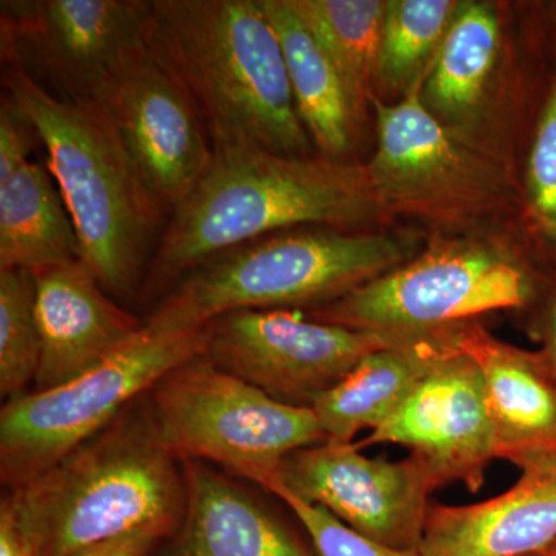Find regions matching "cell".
Segmentation results:
<instances>
[{
    "label": "cell",
    "instance_id": "cell-20",
    "mask_svg": "<svg viewBox=\"0 0 556 556\" xmlns=\"http://www.w3.org/2000/svg\"><path fill=\"white\" fill-rule=\"evenodd\" d=\"M273 22L300 119L320 156L342 161L358 118L338 68L291 0H260Z\"/></svg>",
    "mask_w": 556,
    "mask_h": 556
},
{
    "label": "cell",
    "instance_id": "cell-5",
    "mask_svg": "<svg viewBox=\"0 0 556 556\" xmlns=\"http://www.w3.org/2000/svg\"><path fill=\"white\" fill-rule=\"evenodd\" d=\"M419 249L412 232L280 230L201 263L142 320L155 331H178L236 311L318 308L404 265Z\"/></svg>",
    "mask_w": 556,
    "mask_h": 556
},
{
    "label": "cell",
    "instance_id": "cell-23",
    "mask_svg": "<svg viewBox=\"0 0 556 556\" xmlns=\"http://www.w3.org/2000/svg\"><path fill=\"white\" fill-rule=\"evenodd\" d=\"M338 68L358 121L378 86L382 0H291Z\"/></svg>",
    "mask_w": 556,
    "mask_h": 556
},
{
    "label": "cell",
    "instance_id": "cell-1",
    "mask_svg": "<svg viewBox=\"0 0 556 556\" xmlns=\"http://www.w3.org/2000/svg\"><path fill=\"white\" fill-rule=\"evenodd\" d=\"M391 217L367 164L263 149L214 150L156 243L139 295L159 302L208 258L280 230H365Z\"/></svg>",
    "mask_w": 556,
    "mask_h": 556
},
{
    "label": "cell",
    "instance_id": "cell-9",
    "mask_svg": "<svg viewBox=\"0 0 556 556\" xmlns=\"http://www.w3.org/2000/svg\"><path fill=\"white\" fill-rule=\"evenodd\" d=\"M427 76L417 79L397 104L372 100L379 142L367 164L369 178L390 215L466 222L490 211L500 199L503 175L468 148L466 137L428 112L422 102Z\"/></svg>",
    "mask_w": 556,
    "mask_h": 556
},
{
    "label": "cell",
    "instance_id": "cell-6",
    "mask_svg": "<svg viewBox=\"0 0 556 556\" xmlns=\"http://www.w3.org/2000/svg\"><path fill=\"white\" fill-rule=\"evenodd\" d=\"M161 442L268 492L285 457L327 442L313 408L291 407L215 367L206 356L164 375L148 391Z\"/></svg>",
    "mask_w": 556,
    "mask_h": 556
},
{
    "label": "cell",
    "instance_id": "cell-30",
    "mask_svg": "<svg viewBox=\"0 0 556 556\" xmlns=\"http://www.w3.org/2000/svg\"><path fill=\"white\" fill-rule=\"evenodd\" d=\"M0 556H28L20 530L3 506H0Z\"/></svg>",
    "mask_w": 556,
    "mask_h": 556
},
{
    "label": "cell",
    "instance_id": "cell-22",
    "mask_svg": "<svg viewBox=\"0 0 556 556\" xmlns=\"http://www.w3.org/2000/svg\"><path fill=\"white\" fill-rule=\"evenodd\" d=\"M500 49V20L490 3L459 2L422 87L428 112L466 137L477 118Z\"/></svg>",
    "mask_w": 556,
    "mask_h": 556
},
{
    "label": "cell",
    "instance_id": "cell-2",
    "mask_svg": "<svg viewBox=\"0 0 556 556\" xmlns=\"http://www.w3.org/2000/svg\"><path fill=\"white\" fill-rule=\"evenodd\" d=\"M148 46L189 94L214 150L309 155L283 49L260 0H152Z\"/></svg>",
    "mask_w": 556,
    "mask_h": 556
},
{
    "label": "cell",
    "instance_id": "cell-19",
    "mask_svg": "<svg viewBox=\"0 0 556 556\" xmlns=\"http://www.w3.org/2000/svg\"><path fill=\"white\" fill-rule=\"evenodd\" d=\"M444 350V340L433 334L402 340L362 358L314 404L328 441L350 444L362 430H378L407 401Z\"/></svg>",
    "mask_w": 556,
    "mask_h": 556
},
{
    "label": "cell",
    "instance_id": "cell-26",
    "mask_svg": "<svg viewBox=\"0 0 556 556\" xmlns=\"http://www.w3.org/2000/svg\"><path fill=\"white\" fill-rule=\"evenodd\" d=\"M527 197L538 230L556 244V83L548 93L530 150Z\"/></svg>",
    "mask_w": 556,
    "mask_h": 556
},
{
    "label": "cell",
    "instance_id": "cell-28",
    "mask_svg": "<svg viewBox=\"0 0 556 556\" xmlns=\"http://www.w3.org/2000/svg\"><path fill=\"white\" fill-rule=\"evenodd\" d=\"M36 139L39 141L30 121L16 102L3 93L0 105V181H5L30 161L28 155Z\"/></svg>",
    "mask_w": 556,
    "mask_h": 556
},
{
    "label": "cell",
    "instance_id": "cell-11",
    "mask_svg": "<svg viewBox=\"0 0 556 556\" xmlns=\"http://www.w3.org/2000/svg\"><path fill=\"white\" fill-rule=\"evenodd\" d=\"M152 0H2L3 65L51 80L67 100H93L148 38Z\"/></svg>",
    "mask_w": 556,
    "mask_h": 556
},
{
    "label": "cell",
    "instance_id": "cell-14",
    "mask_svg": "<svg viewBox=\"0 0 556 556\" xmlns=\"http://www.w3.org/2000/svg\"><path fill=\"white\" fill-rule=\"evenodd\" d=\"M118 127L150 186L174 208L214 159L206 129L181 84L146 42L130 51L94 94Z\"/></svg>",
    "mask_w": 556,
    "mask_h": 556
},
{
    "label": "cell",
    "instance_id": "cell-12",
    "mask_svg": "<svg viewBox=\"0 0 556 556\" xmlns=\"http://www.w3.org/2000/svg\"><path fill=\"white\" fill-rule=\"evenodd\" d=\"M277 489L327 508L376 543L419 551L430 495L438 486L416 457H368L354 442L327 441L285 457L268 493Z\"/></svg>",
    "mask_w": 556,
    "mask_h": 556
},
{
    "label": "cell",
    "instance_id": "cell-18",
    "mask_svg": "<svg viewBox=\"0 0 556 556\" xmlns=\"http://www.w3.org/2000/svg\"><path fill=\"white\" fill-rule=\"evenodd\" d=\"M439 334L481 371L497 459L510 463L525 453L556 447V379L540 351L508 345L478 320Z\"/></svg>",
    "mask_w": 556,
    "mask_h": 556
},
{
    "label": "cell",
    "instance_id": "cell-21",
    "mask_svg": "<svg viewBox=\"0 0 556 556\" xmlns=\"http://www.w3.org/2000/svg\"><path fill=\"white\" fill-rule=\"evenodd\" d=\"M79 260V241L49 167L27 161L0 181V269L31 274Z\"/></svg>",
    "mask_w": 556,
    "mask_h": 556
},
{
    "label": "cell",
    "instance_id": "cell-25",
    "mask_svg": "<svg viewBox=\"0 0 556 556\" xmlns=\"http://www.w3.org/2000/svg\"><path fill=\"white\" fill-rule=\"evenodd\" d=\"M36 281L28 270L0 269V394L28 393L40 364Z\"/></svg>",
    "mask_w": 556,
    "mask_h": 556
},
{
    "label": "cell",
    "instance_id": "cell-29",
    "mask_svg": "<svg viewBox=\"0 0 556 556\" xmlns=\"http://www.w3.org/2000/svg\"><path fill=\"white\" fill-rule=\"evenodd\" d=\"M163 540L166 536L155 530H139L94 544L72 556H152Z\"/></svg>",
    "mask_w": 556,
    "mask_h": 556
},
{
    "label": "cell",
    "instance_id": "cell-16",
    "mask_svg": "<svg viewBox=\"0 0 556 556\" xmlns=\"http://www.w3.org/2000/svg\"><path fill=\"white\" fill-rule=\"evenodd\" d=\"M185 467V515L152 556H318L305 529L291 526L222 468L200 460Z\"/></svg>",
    "mask_w": 556,
    "mask_h": 556
},
{
    "label": "cell",
    "instance_id": "cell-32",
    "mask_svg": "<svg viewBox=\"0 0 556 556\" xmlns=\"http://www.w3.org/2000/svg\"><path fill=\"white\" fill-rule=\"evenodd\" d=\"M526 556H556V540L548 546L541 548V551L533 552V554Z\"/></svg>",
    "mask_w": 556,
    "mask_h": 556
},
{
    "label": "cell",
    "instance_id": "cell-3",
    "mask_svg": "<svg viewBox=\"0 0 556 556\" xmlns=\"http://www.w3.org/2000/svg\"><path fill=\"white\" fill-rule=\"evenodd\" d=\"M185 467L161 442L148 393L40 477L7 490L28 556H72L139 532L170 536L185 515Z\"/></svg>",
    "mask_w": 556,
    "mask_h": 556
},
{
    "label": "cell",
    "instance_id": "cell-7",
    "mask_svg": "<svg viewBox=\"0 0 556 556\" xmlns=\"http://www.w3.org/2000/svg\"><path fill=\"white\" fill-rule=\"evenodd\" d=\"M207 327L141 331L78 378L7 401L0 412V481L20 489L108 427L164 375L206 353Z\"/></svg>",
    "mask_w": 556,
    "mask_h": 556
},
{
    "label": "cell",
    "instance_id": "cell-31",
    "mask_svg": "<svg viewBox=\"0 0 556 556\" xmlns=\"http://www.w3.org/2000/svg\"><path fill=\"white\" fill-rule=\"evenodd\" d=\"M541 340H543V350L540 351V354L556 379V292L548 303L546 316H544Z\"/></svg>",
    "mask_w": 556,
    "mask_h": 556
},
{
    "label": "cell",
    "instance_id": "cell-13",
    "mask_svg": "<svg viewBox=\"0 0 556 556\" xmlns=\"http://www.w3.org/2000/svg\"><path fill=\"white\" fill-rule=\"evenodd\" d=\"M442 340L444 353L407 401L356 445H401L427 468L438 489L459 482L477 493L497 459L495 426L478 365Z\"/></svg>",
    "mask_w": 556,
    "mask_h": 556
},
{
    "label": "cell",
    "instance_id": "cell-4",
    "mask_svg": "<svg viewBox=\"0 0 556 556\" xmlns=\"http://www.w3.org/2000/svg\"><path fill=\"white\" fill-rule=\"evenodd\" d=\"M5 93L30 121L68 208L79 260L112 298L139 292L166 228L163 201L94 100L51 93L17 65H3Z\"/></svg>",
    "mask_w": 556,
    "mask_h": 556
},
{
    "label": "cell",
    "instance_id": "cell-24",
    "mask_svg": "<svg viewBox=\"0 0 556 556\" xmlns=\"http://www.w3.org/2000/svg\"><path fill=\"white\" fill-rule=\"evenodd\" d=\"M459 2L455 0H391L380 36L378 83L404 90L433 67Z\"/></svg>",
    "mask_w": 556,
    "mask_h": 556
},
{
    "label": "cell",
    "instance_id": "cell-17",
    "mask_svg": "<svg viewBox=\"0 0 556 556\" xmlns=\"http://www.w3.org/2000/svg\"><path fill=\"white\" fill-rule=\"evenodd\" d=\"M33 276L42 343L33 390H50L98 367L144 327L80 260Z\"/></svg>",
    "mask_w": 556,
    "mask_h": 556
},
{
    "label": "cell",
    "instance_id": "cell-27",
    "mask_svg": "<svg viewBox=\"0 0 556 556\" xmlns=\"http://www.w3.org/2000/svg\"><path fill=\"white\" fill-rule=\"evenodd\" d=\"M270 495L291 510L299 525L305 529L318 556H422L420 551H399L376 543L343 525L327 508L303 503L285 490H274Z\"/></svg>",
    "mask_w": 556,
    "mask_h": 556
},
{
    "label": "cell",
    "instance_id": "cell-8",
    "mask_svg": "<svg viewBox=\"0 0 556 556\" xmlns=\"http://www.w3.org/2000/svg\"><path fill=\"white\" fill-rule=\"evenodd\" d=\"M533 294L535 280L515 255L493 244L453 241L306 316L391 338H427L493 311L522 308Z\"/></svg>",
    "mask_w": 556,
    "mask_h": 556
},
{
    "label": "cell",
    "instance_id": "cell-10",
    "mask_svg": "<svg viewBox=\"0 0 556 556\" xmlns=\"http://www.w3.org/2000/svg\"><path fill=\"white\" fill-rule=\"evenodd\" d=\"M204 356L285 405L313 408L362 358L402 340L313 320L300 311L244 309L208 324Z\"/></svg>",
    "mask_w": 556,
    "mask_h": 556
},
{
    "label": "cell",
    "instance_id": "cell-15",
    "mask_svg": "<svg viewBox=\"0 0 556 556\" xmlns=\"http://www.w3.org/2000/svg\"><path fill=\"white\" fill-rule=\"evenodd\" d=\"M521 470L507 492L470 506L431 504L422 556H526L556 540V447L510 460Z\"/></svg>",
    "mask_w": 556,
    "mask_h": 556
}]
</instances>
